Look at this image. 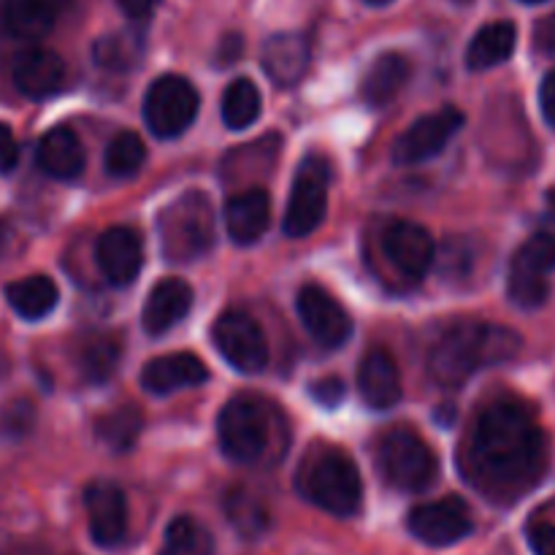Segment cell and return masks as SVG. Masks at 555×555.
I'll return each mask as SVG.
<instances>
[{"label": "cell", "instance_id": "obj_1", "mask_svg": "<svg viewBox=\"0 0 555 555\" xmlns=\"http://www.w3.org/2000/svg\"><path fill=\"white\" fill-rule=\"evenodd\" d=\"M547 442L534 412L518 399H496L472 421L461 448L466 482L496 504L526 496L545 475Z\"/></svg>", "mask_w": 555, "mask_h": 555}, {"label": "cell", "instance_id": "obj_2", "mask_svg": "<svg viewBox=\"0 0 555 555\" xmlns=\"http://www.w3.org/2000/svg\"><path fill=\"white\" fill-rule=\"evenodd\" d=\"M518 352L520 336L513 328L464 320L437 341L428 369L442 385H461L480 369L513 361Z\"/></svg>", "mask_w": 555, "mask_h": 555}, {"label": "cell", "instance_id": "obj_3", "mask_svg": "<svg viewBox=\"0 0 555 555\" xmlns=\"http://www.w3.org/2000/svg\"><path fill=\"white\" fill-rule=\"evenodd\" d=\"M298 491L325 513L350 518L361 509L363 482L356 461L336 448L314 450L298 469Z\"/></svg>", "mask_w": 555, "mask_h": 555}, {"label": "cell", "instance_id": "obj_4", "mask_svg": "<svg viewBox=\"0 0 555 555\" xmlns=\"http://www.w3.org/2000/svg\"><path fill=\"white\" fill-rule=\"evenodd\" d=\"M215 244V211L201 190H188L160 215V247L173 263L204 258Z\"/></svg>", "mask_w": 555, "mask_h": 555}, {"label": "cell", "instance_id": "obj_5", "mask_svg": "<svg viewBox=\"0 0 555 555\" xmlns=\"http://www.w3.org/2000/svg\"><path fill=\"white\" fill-rule=\"evenodd\" d=\"M374 464L390 488L404 493H421L437 480V455L412 428L396 426L377 439Z\"/></svg>", "mask_w": 555, "mask_h": 555}, {"label": "cell", "instance_id": "obj_6", "mask_svg": "<svg viewBox=\"0 0 555 555\" xmlns=\"http://www.w3.org/2000/svg\"><path fill=\"white\" fill-rule=\"evenodd\" d=\"M274 410L258 396H236L217 417L222 453L236 464H258L271 442Z\"/></svg>", "mask_w": 555, "mask_h": 555}, {"label": "cell", "instance_id": "obj_7", "mask_svg": "<svg viewBox=\"0 0 555 555\" xmlns=\"http://www.w3.org/2000/svg\"><path fill=\"white\" fill-rule=\"evenodd\" d=\"M328 182L331 166L325 157L309 155L298 166L293 179L291 198L285 211V233L293 238H304L325 220V206H328Z\"/></svg>", "mask_w": 555, "mask_h": 555}, {"label": "cell", "instance_id": "obj_8", "mask_svg": "<svg viewBox=\"0 0 555 555\" xmlns=\"http://www.w3.org/2000/svg\"><path fill=\"white\" fill-rule=\"evenodd\" d=\"M198 90L184 76L166 74L146 90L144 119L160 139L184 133L198 117Z\"/></svg>", "mask_w": 555, "mask_h": 555}, {"label": "cell", "instance_id": "obj_9", "mask_svg": "<svg viewBox=\"0 0 555 555\" xmlns=\"http://www.w3.org/2000/svg\"><path fill=\"white\" fill-rule=\"evenodd\" d=\"M555 269V233H534L515 253L509 266V298L520 309H537L547 301V274Z\"/></svg>", "mask_w": 555, "mask_h": 555}, {"label": "cell", "instance_id": "obj_10", "mask_svg": "<svg viewBox=\"0 0 555 555\" xmlns=\"http://www.w3.org/2000/svg\"><path fill=\"white\" fill-rule=\"evenodd\" d=\"M215 347L220 356L242 374L263 372L269 363V341L260 331L258 320L247 312H225L211 331Z\"/></svg>", "mask_w": 555, "mask_h": 555}, {"label": "cell", "instance_id": "obj_11", "mask_svg": "<svg viewBox=\"0 0 555 555\" xmlns=\"http://www.w3.org/2000/svg\"><path fill=\"white\" fill-rule=\"evenodd\" d=\"M461 125H464V114L459 108L448 106L426 114L396 139L393 163L396 166H417L423 160H431L459 133Z\"/></svg>", "mask_w": 555, "mask_h": 555}, {"label": "cell", "instance_id": "obj_12", "mask_svg": "<svg viewBox=\"0 0 555 555\" xmlns=\"http://www.w3.org/2000/svg\"><path fill=\"white\" fill-rule=\"evenodd\" d=\"M412 534L431 547H448L472 534V513L464 499H439V502L421 504L406 518Z\"/></svg>", "mask_w": 555, "mask_h": 555}, {"label": "cell", "instance_id": "obj_13", "mask_svg": "<svg viewBox=\"0 0 555 555\" xmlns=\"http://www.w3.org/2000/svg\"><path fill=\"white\" fill-rule=\"evenodd\" d=\"M298 318L318 345L341 347L352 334V320L339 301L328 291L318 285H307L298 291Z\"/></svg>", "mask_w": 555, "mask_h": 555}, {"label": "cell", "instance_id": "obj_14", "mask_svg": "<svg viewBox=\"0 0 555 555\" xmlns=\"http://www.w3.org/2000/svg\"><path fill=\"white\" fill-rule=\"evenodd\" d=\"M90 537L101 547H117L128 534V502L114 482L98 480L85 488Z\"/></svg>", "mask_w": 555, "mask_h": 555}, {"label": "cell", "instance_id": "obj_15", "mask_svg": "<svg viewBox=\"0 0 555 555\" xmlns=\"http://www.w3.org/2000/svg\"><path fill=\"white\" fill-rule=\"evenodd\" d=\"M98 266H101L103 276L112 285L128 287L133 285L139 276L141 263H144V247L133 228H108L101 238H98Z\"/></svg>", "mask_w": 555, "mask_h": 555}, {"label": "cell", "instance_id": "obj_16", "mask_svg": "<svg viewBox=\"0 0 555 555\" xmlns=\"http://www.w3.org/2000/svg\"><path fill=\"white\" fill-rule=\"evenodd\" d=\"M385 255H388L390 263L401 271L404 276L412 280H421L434 263V238L417 222H390L388 231H385Z\"/></svg>", "mask_w": 555, "mask_h": 555}, {"label": "cell", "instance_id": "obj_17", "mask_svg": "<svg viewBox=\"0 0 555 555\" xmlns=\"http://www.w3.org/2000/svg\"><path fill=\"white\" fill-rule=\"evenodd\" d=\"M209 379V369L204 361L190 352H171L150 361L141 372V385L155 396L177 393L184 388H198Z\"/></svg>", "mask_w": 555, "mask_h": 555}, {"label": "cell", "instance_id": "obj_18", "mask_svg": "<svg viewBox=\"0 0 555 555\" xmlns=\"http://www.w3.org/2000/svg\"><path fill=\"white\" fill-rule=\"evenodd\" d=\"M11 74H14V85L22 95L41 101V98L54 95L63 87L65 63L60 60V54L41 47H33L14 60V70Z\"/></svg>", "mask_w": 555, "mask_h": 555}, {"label": "cell", "instance_id": "obj_19", "mask_svg": "<svg viewBox=\"0 0 555 555\" xmlns=\"http://www.w3.org/2000/svg\"><path fill=\"white\" fill-rule=\"evenodd\" d=\"M358 388L374 410H390L401 401V374L388 350H369L358 366Z\"/></svg>", "mask_w": 555, "mask_h": 555}, {"label": "cell", "instance_id": "obj_20", "mask_svg": "<svg viewBox=\"0 0 555 555\" xmlns=\"http://www.w3.org/2000/svg\"><path fill=\"white\" fill-rule=\"evenodd\" d=\"M309 41L301 33H276L263 43V70L280 87H293L309 68Z\"/></svg>", "mask_w": 555, "mask_h": 555}, {"label": "cell", "instance_id": "obj_21", "mask_svg": "<svg viewBox=\"0 0 555 555\" xmlns=\"http://www.w3.org/2000/svg\"><path fill=\"white\" fill-rule=\"evenodd\" d=\"M190 307H193V291H190L188 282L173 280V276L157 282L146 296L144 314H141L146 334L160 336L171 331L190 312Z\"/></svg>", "mask_w": 555, "mask_h": 555}, {"label": "cell", "instance_id": "obj_22", "mask_svg": "<svg viewBox=\"0 0 555 555\" xmlns=\"http://www.w3.org/2000/svg\"><path fill=\"white\" fill-rule=\"evenodd\" d=\"M70 0H0V22L5 30L25 41L43 38Z\"/></svg>", "mask_w": 555, "mask_h": 555}, {"label": "cell", "instance_id": "obj_23", "mask_svg": "<svg viewBox=\"0 0 555 555\" xmlns=\"http://www.w3.org/2000/svg\"><path fill=\"white\" fill-rule=\"evenodd\" d=\"M271 222L269 193L260 188L233 195L225 206V228L236 244H255L263 238Z\"/></svg>", "mask_w": 555, "mask_h": 555}, {"label": "cell", "instance_id": "obj_24", "mask_svg": "<svg viewBox=\"0 0 555 555\" xmlns=\"http://www.w3.org/2000/svg\"><path fill=\"white\" fill-rule=\"evenodd\" d=\"M38 166L54 179H76L85 171V146L70 128H52L38 141Z\"/></svg>", "mask_w": 555, "mask_h": 555}, {"label": "cell", "instance_id": "obj_25", "mask_svg": "<svg viewBox=\"0 0 555 555\" xmlns=\"http://www.w3.org/2000/svg\"><path fill=\"white\" fill-rule=\"evenodd\" d=\"M410 79V60L399 52H385L369 65L361 81V95L372 106H385L399 95L401 87Z\"/></svg>", "mask_w": 555, "mask_h": 555}, {"label": "cell", "instance_id": "obj_26", "mask_svg": "<svg viewBox=\"0 0 555 555\" xmlns=\"http://www.w3.org/2000/svg\"><path fill=\"white\" fill-rule=\"evenodd\" d=\"M515 43H518V30H515L513 22L486 25L466 49V65L472 70H488L493 65H502L515 52Z\"/></svg>", "mask_w": 555, "mask_h": 555}, {"label": "cell", "instance_id": "obj_27", "mask_svg": "<svg viewBox=\"0 0 555 555\" xmlns=\"http://www.w3.org/2000/svg\"><path fill=\"white\" fill-rule=\"evenodd\" d=\"M60 291L49 276L33 274L25 280H16L5 287V301L20 318L41 320L57 307Z\"/></svg>", "mask_w": 555, "mask_h": 555}, {"label": "cell", "instance_id": "obj_28", "mask_svg": "<svg viewBox=\"0 0 555 555\" xmlns=\"http://www.w3.org/2000/svg\"><path fill=\"white\" fill-rule=\"evenodd\" d=\"M141 54H144V38H141V33L133 30L108 33V36L98 38L95 47H92V60L101 68L117 70V74L135 68Z\"/></svg>", "mask_w": 555, "mask_h": 555}, {"label": "cell", "instance_id": "obj_29", "mask_svg": "<svg viewBox=\"0 0 555 555\" xmlns=\"http://www.w3.org/2000/svg\"><path fill=\"white\" fill-rule=\"evenodd\" d=\"M119 356H122V347H119L117 339L112 336L101 334V336H90V339L81 345L79 358V372L87 383L98 385V383H106L119 366Z\"/></svg>", "mask_w": 555, "mask_h": 555}, {"label": "cell", "instance_id": "obj_30", "mask_svg": "<svg viewBox=\"0 0 555 555\" xmlns=\"http://www.w3.org/2000/svg\"><path fill=\"white\" fill-rule=\"evenodd\" d=\"M157 555H215V542L198 520L182 515L168 524L166 540Z\"/></svg>", "mask_w": 555, "mask_h": 555}, {"label": "cell", "instance_id": "obj_31", "mask_svg": "<svg viewBox=\"0 0 555 555\" xmlns=\"http://www.w3.org/2000/svg\"><path fill=\"white\" fill-rule=\"evenodd\" d=\"M225 515L233 529L242 537H247V540H255V537H260L269 529V509H266V504L249 491H242V488L228 493Z\"/></svg>", "mask_w": 555, "mask_h": 555}, {"label": "cell", "instance_id": "obj_32", "mask_svg": "<svg viewBox=\"0 0 555 555\" xmlns=\"http://www.w3.org/2000/svg\"><path fill=\"white\" fill-rule=\"evenodd\" d=\"M141 428H144V415H141L133 404H125V406H119V410L103 415L101 421H98L95 431H98V439H101L103 444H108L112 450L122 453V450L133 448V442L139 439Z\"/></svg>", "mask_w": 555, "mask_h": 555}, {"label": "cell", "instance_id": "obj_33", "mask_svg": "<svg viewBox=\"0 0 555 555\" xmlns=\"http://www.w3.org/2000/svg\"><path fill=\"white\" fill-rule=\"evenodd\" d=\"M260 90L249 79H236L222 95V122L231 130H244L260 117Z\"/></svg>", "mask_w": 555, "mask_h": 555}, {"label": "cell", "instance_id": "obj_34", "mask_svg": "<svg viewBox=\"0 0 555 555\" xmlns=\"http://www.w3.org/2000/svg\"><path fill=\"white\" fill-rule=\"evenodd\" d=\"M146 160V146L144 141L139 139L135 133H119L114 135L112 144L106 150V171L112 177L128 179L133 173H139V168L144 166Z\"/></svg>", "mask_w": 555, "mask_h": 555}, {"label": "cell", "instance_id": "obj_35", "mask_svg": "<svg viewBox=\"0 0 555 555\" xmlns=\"http://www.w3.org/2000/svg\"><path fill=\"white\" fill-rule=\"evenodd\" d=\"M347 388L345 383H341L339 377H323V379H314L312 388H309V396H312L318 404L328 406V410H334V406L341 404V399H345Z\"/></svg>", "mask_w": 555, "mask_h": 555}, {"label": "cell", "instance_id": "obj_36", "mask_svg": "<svg viewBox=\"0 0 555 555\" xmlns=\"http://www.w3.org/2000/svg\"><path fill=\"white\" fill-rule=\"evenodd\" d=\"M529 545L534 555H555V526L553 524H531Z\"/></svg>", "mask_w": 555, "mask_h": 555}, {"label": "cell", "instance_id": "obj_37", "mask_svg": "<svg viewBox=\"0 0 555 555\" xmlns=\"http://www.w3.org/2000/svg\"><path fill=\"white\" fill-rule=\"evenodd\" d=\"M20 160V144H16L14 133L9 125L0 122V173H9Z\"/></svg>", "mask_w": 555, "mask_h": 555}, {"label": "cell", "instance_id": "obj_38", "mask_svg": "<svg viewBox=\"0 0 555 555\" xmlns=\"http://www.w3.org/2000/svg\"><path fill=\"white\" fill-rule=\"evenodd\" d=\"M540 106H542V114H545L547 125H553L555 128V70H551V74L542 79Z\"/></svg>", "mask_w": 555, "mask_h": 555}, {"label": "cell", "instance_id": "obj_39", "mask_svg": "<svg viewBox=\"0 0 555 555\" xmlns=\"http://www.w3.org/2000/svg\"><path fill=\"white\" fill-rule=\"evenodd\" d=\"M534 41L540 52L553 54L555 57V16H547V20H542L540 25H537Z\"/></svg>", "mask_w": 555, "mask_h": 555}, {"label": "cell", "instance_id": "obj_40", "mask_svg": "<svg viewBox=\"0 0 555 555\" xmlns=\"http://www.w3.org/2000/svg\"><path fill=\"white\" fill-rule=\"evenodd\" d=\"M242 49H244V38L238 33H228L220 43V52H217V60L220 65H231L233 60L242 57Z\"/></svg>", "mask_w": 555, "mask_h": 555}, {"label": "cell", "instance_id": "obj_41", "mask_svg": "<svg viewBox=\"0 0 555 555\" xmlns=\"http://www.w3.org/2000/svg\"><path fill=\"white\" fill-rule=\"evenodd\" d=\"M117 3L130 20H146L160 5V0H117Z\"/></svg>", "mask_w": 555, "mask_h": 555}, {"label": "cell", "instance_id": "obj_42", "mask_svg": "<svg viewBox=\"0 0 555 555\" xmlns=\"http://www.w3.org/2000/svg\"><path fill=\"white\" fill-rule=\"evenodd\" d=\"M363 3H369V5H388V3H393V0H363Z\"/></svg>", "mask_w": 555, "mask_h": 555}, {"label": "cell", "instance_id": "obj_43", "mask_svg": "<svg viewBox=\"0 0 555 555\" xmlns=\"http://www.w3.org/2000/svg\"><path fill=\"white\" fill-rule=\"evenodd\" d=\"M524 3H545V0H524Z\"/></svg>", "mask_w": 555, "mask_h": 555}, {"label": "cell", "instance_id": "obj_44", "mask_svg": "<svg viewBox=\"0 0 555 555\" xmlns=\"http://www.w3.org/2000/svg\"><path fill=\"white\" fill-rule=\"evenodd\" d=\"M459 3H469V0H459Z\"/></svg>", "mask_w": 555, "mask_h": 555}]
</instances>
